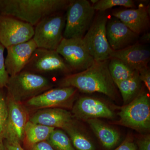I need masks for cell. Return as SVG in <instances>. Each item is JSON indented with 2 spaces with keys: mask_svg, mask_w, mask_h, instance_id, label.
<instances>
[{
  "mask_svg": "<svg viewBox=\"0 0 150 150\" xmlns=\"http://www.w3.org/2000/svg\"><path fill=\"white\" fill-rule=\"evenodd\" d=\"M150 33L147 32L144 34L141 38V40L144 43H149L150 41Z\"/></svg>",
  "mask_w": 150,
  "mask_h": 150,
  "instance_id": "cell-33",
  "label": "cell"
},
{
  "mask_svg": "<svg viewBox=\"0 0 150 150\" xmlns=\"http://www.w3.org/2000/svg\"><path fill=\"white\" fill-rule=\"evenodd\" d=\"M5 48L0 42V89L6 87L10 77L6 70L5 63L4 52Z\"/></svg>",
  "mask_w": 150,
  "mask_h": 150,
  "instance_id": "cell-27",
  "label": "cell"
},
{
  "mask_svg": "<svg viewBox=\"0 0 150 150\" xmlns=\"http://www.w3.org/2000/svg\"><path fill=\"white\" fill-rule=\"evenodd\" d=\"M0 150H6L4 143L0 144Z\"/></svg>",
  "mask_w": 150,
  "mask_h": 150,
  "instance_id": "cell-34",
  "label": "cell"
},
{
  "mask_svg": "<svg viewBox=\"0 0 150 150\" xmlns=\"http://www.w3.org/2000/svg\"><path fill=\"white\" fill-rule=\"evenodd\" d=\"M64 11L46 17L34 26L33 40L37 48L56 51L62 39L66 24Z\"/></svg>",
  "mask_w": 150,
  "mask_h": 150,
  "instance_id": "cell-5",
  "label": "cell"
},
{
  "mask_svg": "<svg viewBox=\"0 0 150 150\" xmlns=\"http://www.w3.org/2000/svg\"><path fill=\"white\" fill-rule=\"evenodd\" d=\"M23 71L46 77L57 73L72 74L71 68L56 51L37 48Z\"/></svg>",
  "mask_w": 150,
  "mask_h": 150,
  "instance_id": "cell-8",
  "label": "cell"
},
{
  "mask_svg": "<svg viewBox=\"0 0 150 150\" xmlns=\"http://www.w3.org/2000/svg\"><path fill=\"white\" fill-rule=\"evenodd\" d=\"M71 0H0V16L13 17L33 27L44 18L66 11Z\"/></svg>",
  "mask_w": 150,
  "mask_h": 150,
  "instance_id": "cell-2",
  "label": "cell"
},
{
  "mask_svg": "<svg viewBox=\"0 0 150 150\" xmlns=\"http://www.w3.org/2000/svg\"><path fill=\"white\" fill-rule=\"evenodd\" d=\"M106 34L108 43L113 51H118L133 45L139 35L120 20L113 16L108 19Z\"/></svg>",
  "mask_w": 150,
  "mask_h": 150,
  "instance_id": "cell-15",
  "label": "cell"
},
{
  "mask_svg": "<svg viewBox=\"0 0 150 150\" xmlns=\"http://www.w3.org/2000/svg\"><path fill=\"white\" fill-rule=\"evenodd\" d=\"M108 61H94L88 69L65 76L59 83L60 87H72L84 93L98 92L115 99L117 94L108 68Z\"/></svg>",
  "mask_w": 150,
  "mask_h": 150,
  "instance_id": "cell-1",
  "label": "cell"
},
{
  "mask_svg": "<svg viewBox=\"0 0 150 150\" xmlns=\"http://www.w3.org/2000/svg\"><path fill=\"white\" fill-rule=\"evenodd\" d=\"M30 146V150H55L46 141L38 142Z\"/></svg>",
  "mask_w": 150,
  "mask_h": 150,
  "instance_id": "cell-30",
  "label": "cell"
},
{
  "mask_svg": "<svg viewBox=\"0 0 150 150\" xmlns=\"http://www.w3.org/2000/svg\"><path fill=\"white\" fill-rule=\"evenodd\" d=\"M72 112L76 118L86 121L94 118L112 119L115 116L114 112L105 103L90 97L79 98L73 106Z\"/></svg>",
  "mask_w": 150,
  "mask_h": 150,
  "instance_id": "cell-14",
  "label": "cell"
},
{
  "mask_svg": "<svg viewBox=\"0 0 150 150\" xmlns=\"http://www.w3.org/2000/svg\"><path fill=\"white\" fill-rule=\"evenodd\" d=\"M86 121L105 148L112 149L120 141V136L118 131L98 118Z\"/></svg>",
  "mask_w": 150,
  "mask_h": 150,
  "instance_id": "cell-19",
  "label": "cell"
},
{
  "mask_svg": "<svg viewBox=\"0 0 150 150\" xmlns=\"http://www.w3.org/2000/svg\"><path fill=\"white\" fill-rule=\"evenodd\" d=\"M8 110L6 88L0 89V144L5 139Z\"/></svg>",
  "mask_w": 150,
  "mask_h": 150,
  "instance_id": "cell-25",
  "label": "cell"
},
{
  "mask_svg": "<svg viewBox=\"0 0 150 150\" xmlns=\"http://www.w3.org/2000/svg\"><path fill=\"white\" fill-rule=\"evenodd\" d=\"M66 11L64 38H83L93 21L92 5L87 0H71Z\"/></svg>",
  "mask_w": 150,
  "mask_h": 150,
  "instance_id": "cell-4",
  "label": "cell"
},
{
  "mask_svg": "<svg viewBox=\"0 0 150 150\" xmlns=\"http://www.w3.org/2000/svg\"><path fill=\"white\" fill-rule=\"evenodd\" d=\"M8 116L6 130V142L21 144L24 140L25 129L28 115L21 102L14 100L6 93Z\"/></svg>",
  "mask_w": 150,
  "mask_h": 150,
  "instance_id": "cell-11",
  "label": "cell"
},
{
  "mask_svg": "<svg viewBox=\"0 0 150 150\" xmlns=\"http://www.w3.org/2000/svg\"><path fill=\"white\" fill-rule=\"evenodd\" d=\"M77 90L72 87L52 88L26 101L28 107L42 109L68 107L76 96Z\"/></svg>",
  "mask_w": 150,
  "mask_h": 150,
  "instance_id": "cell-12",
  "label": "cell"
},
{
  "mask_svg": "<svg viewBox=\"0 0 150 150\" xmlns=\"http://www.w3.org/2000/svg\"><path fill=\"white\" fill-rule=\"evenodd\" d=\"M95 11L104 12L117 6H121L126 8L135 7V2L132 0H99L92 5Z\"/></svg>",
  "mask_w": 150,
  "mask_h": 150,
  "instance_id": "cell-26",
  "label": "cell"
},
{
  "mask_svg": "<svg viewBox=\"0 0 150 150\" xmlns=\"http://www.w3.org/2000/svg\"><path fill=\"white\" fill-rule=\"evenodd\" d=\"M53 86L50 79L22 71L17 74L10 76L6 88L8 95L21 102L43 93Z\"/></svg>",
  "mask_w": 150,
  "mask_h": 150,
  "instance_id": "cell-3",
  "label": "cell"
},
{
  "mask_svg": "<svg viewBox=\"0 0 150 150\" xmlns=\"http://www.w3.org/2000/svg\"><path fill=\"white\" fill-rule=\"evenodd\" d=\"M149 8L142 6L135 9L112 11V16L120 20L134 33L139 35L149 26Z\"/></svg>",
  "mask_w": 150,
  "mask_h": 150,
  "instance_id": "cell-17",
  "label": "cell"
},
{
  "mask_svg": "<svg viewBox=\"0 0 150 150\" xmlns=\"http://www.w3.org/2000/svg\"><path fill=\"white\" fill-rule=\"evenodd\" d=\"M140 79L144 82L149 93L150 92V71L149 67H144L138 71Z\"/></svg>",
  "mask_w": 150,
  "mask_h": 150,
  "instance_id": "cell-28",
  "label": "cell"
},
{
  "mask_svg": "<svg viewBox=\"0 0 150 150\" xmlns=\"http://www.w3.org/2000/svg\"><path fill=\"white\" fill-rule=\"evenodd\" d=\"M55 129L53 127L33 123L28 120L25 129L24 140L30 146L46 141Z\"/></svg>",
  "mask_w": 150,
  "mask_h": 150,
  "instance_id": "cell-20",
  "label": "cell"
},
{
  "mask_svg": "<svg viewBox=\"0 0 150 150\" xmlns=\"http://www.w3.org/2000/svg\"><path fill=\"white\" fill-rule=\"evenodd\" d=\"M4 144L6 150H24L19 143H10L6 142Z\"/></svg>",
  "mask_w": 150,
  "mask_h": 150,
  "instance_id": "cell-32",
  "label": "cell"
},
{
  "mask_svg": "<svg viewBox=\"0 0 150 150\" xmlns=\"http://www.w3.org/2000/svg\"><path fill=\"white\" fill-rule=\"evenodd\" d=\"M72 71H83L94 62L84 45L82 38H63L56 50Z\"/></svg>",
  "mask_w": 150,
  "mask_h": 150,
  "instance_id": "cell-10",
  "label": "cell"
},
{
  "mask_svg": "<svg viewBox=\"0 0 150 150\" xmlns=\"http://www.w3.org/2000/svg\"><path fill=\"white\" fill-rule=\"evenodd\" d=\"M137 144L138 150H150V135H146L139 139Z\"/></svg>",
  "mask_w": 150,
  "mask_h": 150,
  "instance_id": "cell-29",
  "label": "cell"
},
{
  "mask_svg": "<svg viewBox=\"0 0 150 150\" xmlns=\"http://www.w3.org/2000/svg\"><path fill=\"white\" fill-rule=\"evenodd\" d=\"M114 150H137V147L131 140L127 139Z\"/></svg>",
  "mask_w": 150,
  "mask_h": 150,
  "instance_id": "cell-31",
  "label": "cell"
},
{
  "mask_svg": "<svg viewBox=\"0 0 150 150\" xmlns=\"http://www.w3.org/2000/svg\"><path fill=\"white\" fill-rule=\"evenodd\" d=\"M119 115L121 125L138 131L149 130V97L141 90L132 101L121 108Z\"/></svg>",
  "mask_w": 150,
  "mask_h": 150,
  "instance_id": "cell-7",
  "label": "cell"
},
{
  "mask_svg": "<svg viewBox=\"0 0 150 150\" xmlns=\"http://www.w3.org/2000/svg\"><path fill=\"white\" fill-rule=\"evenodd\" d=\"M108 17L104 12H100L83 38L87 51L95 61L103 62L110 59L112 49L108 41L106 25Z\"/></svg>",
  "mask_w": 150,
  "mask_h": 150,
  "instance_id": "cell-6",
  "label": "cell"
},
{
  "mask_svg": "<svg viewBox=\"0 0 150 150\" xmlns=\"http://www.w3.org/2000/svg\"><path fill=\"white\" fill-rule=\"evenodd\" d=\"M37 48L32 39L6 48L7 54L5 63L6 70L10 76L17 74L24 69Z\"/></svg>",
  "mask_w": 150,
  "mask_h": 150,
  "instance_id": "cell-13",
  "label": "cell"
},
{
  "mask_svg": "<svg viewBox=\"0 0 150 150\" xmlns=\"http://www.w3.org/2000/svg\"><path fill=\"white\" fill-rule=\"evenodd\" d=\"M46 141L55 150H76L69 137L61 129H54Z\"/></svg>",
  "mask_w": 150,
  "mask_h": 150,
  "instance_id": "cell-24",
  "label": "cell"
},
{
  "mask_svg": "<svg viewBox=\"0 0 150 150\" xmlns=\"http://www.w3.org/2000/svg\"><path fill=\"white\" fill-rule=\"evenodd\" d=\"M108 68L115 85L131 77L137 71L132 69L119 59L113 58L108 62Z\"/></svg>",
  "mask_w": 150,
  "mask_h": 150,
  "instance_id": "cell-23",
  "label": "cell"
},
{
  "mask_svg": "<svg viewBox=\"0 0 150 150\" xmlns=\"http://www.w3.org/2000/svg\"><path fill=\"white\" fill-rule=\"evenodd\" d=\"M29 121L55 129H62L74 122L72 114L66 109L60 108L40 109L33 114Z\"/></svg>",
  "mask_w": 150,
  "mask_h": 150,
  "instance_id": "cell-18",
  "label": "cell"
},
{
  "mask_svg": "<svg viewBox=\"0 0 150 150\" xmlns=\"http://www.w3.org/2000/svg\"><path fill=\"white\" fill-rule=\"evenodd\" d=\"M110 58H115L121 60L134 71L148 67L150 59L149 49L146 46L134 43L121 50H112Z\"/></svg>",
  "mask_w": 150,
  "mask_h": 150,
  "instance_id": "cell-16",
  "label": "cell"
},
{
  "mask_svg": "<svg viewBox=\"0 0 150 150\" xmlns=\"http://www.w3.org/2000/svg\"><path fill=\"white\" fill-rule=\"evenodd\" d=\"M69 135L73 146L78 150H95L92 142L77 129L74 123L68 124L63 129Z\"/></svg>",
  "mask_w": 150,
  "mask_h": 150,
  "instance_id": "cell-22",
  "label": "cell"
},
{
  "mask_svg": "<svg viewBox=\"0 0 150 150\" xmlns=\"http://www.w3.org/2000/svg\"><path fill=\"white\" fill-rule=\"evenodd\" d=\"M34 27L13 17L0 16V42L6 49L31 40Z\"/></svg>",
  "mask_w": 150,
  "mask_h": 150,
  "instance_id": "cell-9",
  "label": "cell"
},
{
  "mask_svg": "<svg viewBox=\"0 0 150 150\" xmlns=\"http://www.w3.org/2000/svg\"><path fill=\"white\" fill-rule=\"evenodd\" d=\"M142 82L139 72L136 71L131 77L115 85L121 92L124 104H128L137 96L141 91Z\"/></svg>",
  "mask_w": 150,
  "mask_h": 150,
  "instance_id": "cell-21",
  "label": "cell"
}]
</instances>
